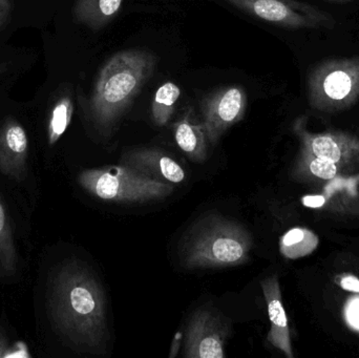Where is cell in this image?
Segmentation results:
<instances>
[{
	"label": "cell",
	"instance_id": "1",
	"mask_svg": "<svg viewBox=\"0 0 359 358\" xmlns=\"http://www.w3.org/2000/svg\"><path fill=\"white\" fill-rule=\"evenodd\" d=\"M46 309L55 331L71 348L93 354L102 352L109 340L107 298L86 265L67 261L53 271Z\"/></svg>",
	"mask_w": 359,
	"mask_h": 358
},
{
	"label": "cell",
	"instance_id": "2",
	"mask_svg": "<svg viewBox=\"0 0 359 358\" xmlns=\"http://www.w3.org/2000/svg\"><path fill=\"white\" fill-rule=\"evenodd\" d=\"M157 58L151 50H121L104 63L93 88L88 109L102 132L113 130L132 106L155 71Z\"/></svg>",
	"mask_w": 359,
	"mask_h": 358
},
{
	"label": "cell",
	"instance_id": "3",
	"mask_svg": "<svg viewBox=\"0 0 359 358\" xmlns=\"http://www.w3.org/2000/svg\"><path fill=\"white\" fill-rule=\"evenodd\" d=\"M251 248L252 237L241 223L211 212L186 231L180 249L184 267L209 269L244 264Z\"/></svg>",
	"mask_w": 359,
	"mask_h": 358
},
{
	"label": "cell",
	"instance_id": "4",
	"mask_svg": "<svg viewBox=\"0 0 359 358\" xmlns=\"http://www.w3.org/2000/svg\"><path fill=\"white\" fill-rule=\"evenodd\" d=\"M78 183L98 199L119 203L165 199L174 191L170 183L153 180L123 165L84 170L78 176Z\"/></svg>",
	"mask_w": 359,
	"mask_h": 358
},
{
	"label": "cell",
	"instance_id": "5",
	"mask_svg": "<svg viewBox=\"0 0 359 358\" xmlns=\"http://www.w3.org/2000/svg\"><path fill=\"white\" fill-rule=\"evenodd\" d=\"M308 98L313 109L326 113L355 104L359 98V57L320 63L308 78Z\"/></svg>",
	"mask_w": 359,
	"mask_h": 358
},
{
	"label": "cell",
	"instance_id": "6",
	"mask_svg": "<svg viewBox=\"0 0 359 358\" xmlns=\"http://www.w3.org/2000/svg\"><path fill=\"white\" fill-rule=\"evenodd\" d=\"M234 8L266 22L287 29H318L334 25L328 13L297 0H225Z\"/></svg>",
	"mask_w": 359,
	"mask_h": 358
},
{
	"label": "cell",
	"instance_id": "7",
	"mask_svg": "<svg viewBox=\"0 0 359 358\" xmlns=\"http://www.w3.org/2000/svg\"><path fill=\"white\" fill-rule=\"evenodd\" d=\"M248 105L246 90L238 85L217 88L201 102L202 123L211 146L234 124L242 121Z\"/></svg>",
	"mask_w": 359,
	"mask_h": 358
},
{
	"label": "cell",
	"instance_id": "8",
	"mask_svg": "<svg viewBox=\"0 0 359 358\" xmlns=\"http://www.w3.org/2000/svg\"><path fill=\"white\" fill-rule=\"evenodd\" d=\"M230 327L225 319L211 308L196 310L186 328L184 357L188 358H223L224 347Z\"/></svg>",
	"mask_w": 359,
	"mask_h": 358
},
{
	"label": "cell",
	"instance_id": "9",
	"mask_svg": "<svg viewBox=\"0 0 359 358\" xmlns=\"http://www.w3.org/2000/svg\"><path fill=\"white\" fill-rule=\"evenodd\" d=\"M120 165L160 182L178 184L185 180L183 167L170 155L159 149H135L126 151Z\"/></svg>",
	"mask_w": 359,
	"mask_h": 358
},
{
	"label": "cell",
	"instance_id": "10",
	"mask_svg": "<svg viewBox=\"0 0 359 358\" xmlns=\"http://www.w3.org/2000/svg\"><path fill=\"white\" fill-rule=\"evenodd\" d=\"M305 119L299 118L294 130L303 144L304 155L328 160L339 164L359 151V140L355 137L339 132L310 134L304 126Z\"/></svg>",
	"mask_w": 359,
	"mask_h": 358
},
{
	"label": "cell",
	"instance_id": "11",
	"mask_svg": "<svg viewBox=\"0 0 359 358\" xmlns=\"http://www.w3.org/2000/svg\"><path fill=\"white\" fill-rule=\"evenodd\" d=\"M27 155L29 140L25 128L16 120H6L0 125V172L12 180H25Z\"/></svg>",
	"mask_w": 359,
	"mask_h": 358
},
{
	"label": "cell",
	"instance_id": "12",
	"mask_svg": "<svg viewBox=\"0 0 359 358\" xmlns=\"http://www.w3.org/2000/svg\"><path fill=\"white\" fill-rule=\"evenodd\" d=\"M269 315L270 328L268 340L278 350L283 351L288 357H292L290 332H289L288 319L286 311L282 303L280 284L278 277H270L261 283Z\"/></svg>",
	"mask_w": 359,
	"mask_h": 358
},
{
	"label": "cell",
	"instance_id": "13",
	"mask_svg": "<svg viewBox=\"0 0 359 358\" xmlns=\"http://www.w3.org/2000/svg\"><path fill=\"white\" fill-rule=\"evenodd\" d=\"M177 144L189 159L203 162L207 158V140L203 123L194 117L192 109H187L174 125Z\"/></svg>",
	"mask_w": 359,
	"mask_h": 358
},
{
	"label": "cell",
	"instance_id": "14",
	"mask_svg": "<svg viewBox=\"0 0 359 358\" xmlns=\"http://www.w3.org/2000/svg\"><path fill=\"white\" fill-rule=\"evenodd\" d=\"M126 0H76L74 16L94 31L107 27L117 17Z\"/></svg>",
	"mask_w": 359,
	"mask_h": 358
},
{
	"label": "cell",
	"instance_id": "15",
	"mask_svg": "<svg viewBox=\"0 0 359 358\" xmlns=\"http://www.w3.org/2000/svg\"><path fill=\"white\" fill-rule=\"evenodd\" d=\"M18 270V254L6 206L0 198V277H13Z\"/></svg>",
	"mask_w": 359,
	"mask_h": 358
},
{
	"label": "cell",
	"instance_id": "16",
	"mask_svg": "<svg viewBox=\"0 0 359 358\" xmlns=\"http://www.w3.org/2000/svg\"><path fill=\"white\" fill-rule=\"evenodd\" d=\"M318 245V239L312 231L305 228H293L280 239V248L287 259L303 258L311 254Z\"/></svg>",
	"mask_w": 359,
	"mask_h": 358
},
{
	"label": "cell",
	"instance_id": "17",
	"mask_svg": "<svg viewBox=\"0 0 359 358\" xmlns=\"http://www.w3.org/2000/svg\"><path fill=\"white\" fill-rule=\"evenodd\" d=\"M180 96L181 90L174 82H165L158 88L151 103V115L158 126L166 125L172 119Z\"/></svg>",
	"mask_w": 359,
	"mask_h": 358
},
{
	"label": "cell",
	"instance_id": "18",
	"mask_svg": "<svg viewBox=\"0 0 359 358\" xmlns=\"http://www.w3.org/2000/svg\"><path fill=\"white\" fill-rule=\"evenodd\" d=\"M74 104L69 95L62 96L53 109L48 124V142L54 144L65 134L73 117Z\"/></svg>",
	"mask_w": 359,
	"mask_h": 358
},
{
	"label": "cell",
	"instance_id": "19",
	"mask_svg": "<svg viewBox=\"0 0 359 358\" xmlns=\"http://www.w3.org/2000/svg\"><path fill=\"white\" fill-rule=\"evenodd\" d=\"M304 161L307 162L308 170L311 174L323 180H331L337 174V164L328 160L304 155Z\"/></svg>",
	"mask_w": 359,
	"mask_h": 358
},
{
	"label": "cell",
	"instance_id": "20",
	"mask_svg": "<svg viewBox=\"0 0 359 358\" xmlns=\"http://www.w3.org/2000/svg\"><path fill=\"white\" fill-rule=\"evenodd\" d=\"M0 357H31V354L23 343L11 345L0 332Z\"/></svg>",
	"mask_w": 359,
	"mask_h": 358
},
{
	"label": "cell",
	"instance_id": "21",
	"mask_svg": "<svg viewBox=\"0 0 359 358\" xmlns=\"http://www.w3.org/2000/svg\"><path fill=\"white\" fill-rule=\"evenodd\" d=\"M346 319L353 329L359 331V298H353L347 303L345 308Z\"/></svg>",
	"mask_w": 359,
	"mask_h": 358
},
{
	"label": "cell",
	"instance_id": "22",
	"mask_svg": "<svg viewBox=\"0 0 359 358\" xmlns=\"http://www.w3.org/2000/svg\"><path fill=\"white\" fill-rule=\"evenodd\" d=\"M341 287L344 290H347V291L359 294V280L358 277H352V275L344 277L341 281Z\"/></svg>",
	"mask_w": 359,
	"mask_h": 358
},
{
	"label": "cell",
	"instance_id": "23",
	"mask_svg": "<svg viewBox=\"0 0 359 358\" xmlns=\"http://www.w3.org/2000/svg\"><path fill=\"white\" fill-rule=\"evenodd\" d=\"M326 203V199L323 195H307L303 198V204L306 207L320 208Z\"/></svg>",
	"mask_w": 359,
	"mask_h": 358
},
{
	"label": "cell",
	"instance_id": "24",
	"mask_svg": "<svg viewBox=\"0 0 359 358\" xmlns=\"http://www.w3.org/2000/svg\"><path fill=\"white\" fill-rule=\"evenodd\" d=\"M11 12V6L8 0H0V27L8 20Z\"/></svg>",
	"mask_w": 359,
	"mask_h": 358
},
{
	"label": "cell",
	"instance_id": "25",
	"mask_svg": "<svg viewBox=\"0 0 359 358\" xmlns=\"http://www.w3.org/2000/svg\"><path fill=\"white\" fill-rule=\"evenodd\" d=\"M4 69H6V65L4 64H0V74L2 73V71H4Z\"/></svg>",
	"mask_w": 359,
	"mask_h": 358
},
{
	"label": "cell",
	"instance_id": "26",
	"mask_svg": "<svg viewBox=\"0 0 359 358\" xmlns=\"http://www.w3.org/2000/svg\"><path fill=\"white\" fill-rule=\"evenodd\" d=\"M332 1H341V2H344V1H348V0H332Z\"/></svg>",
	"mask_w": 359,
	"mask_h": 358
}]
</instances>
